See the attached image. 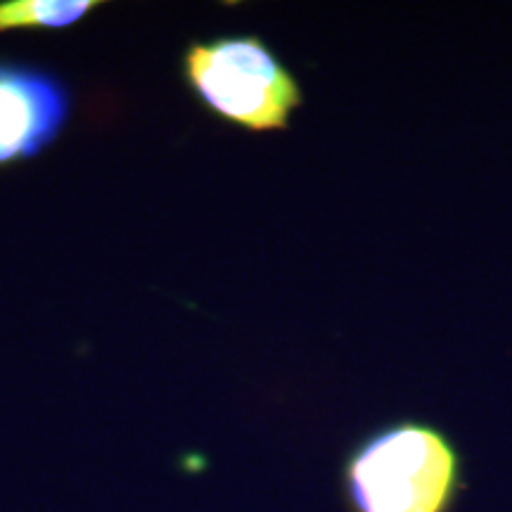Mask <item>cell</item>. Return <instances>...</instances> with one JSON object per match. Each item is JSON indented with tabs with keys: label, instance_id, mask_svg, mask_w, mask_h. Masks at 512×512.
<instances>
[{
	"label": "cell",
	"instance_id": "cell-1",
	"mask_svg": "<svg viewBox=\"0 0 512 512\" xmlns=\"http://www.w3.org/2000/svg\"><path fill=\"white\" fill-rule=\"evenodd\" d=\"M463 489V458L439 427L396 420L366 434L342 465L349 512H451Z\"/></svg>",
	"mask_w": 512,
	"mask_h": 512
},
{
	"label": "cell",
	"instance_id": "cell-2",
	"mask_svg": "<svg viewBox=\"0 0 512 512\" xmlns=\"http://www.w3.org/2000/svg\"><path fill=\"white\" fill-rule=\"evenodd\" d=\"M183 76L214 117L252 133L285 131L304 102L297 76L259 36L190 43Z\"/></svg>",
	"mask_w": 512,
	"mask_h": 512
},
{
	"label": "cell",
	"instance_id": "cell-3",
	"mask_svg": "<svg viewBox=\"0 0 512 512\" xmlns=\"http://www.w3.org/2000/svg\"><path fill=\"white\" fill-rule=\"evenodd\" d=\"M69 110L67 88L53 74L0 62V166L41 155L62 133Z\"/></svg>",
	"mask_w": 512,
	"mask_h": 512
},
{
	"label": "cell",
	"instance_id": "cell-4",
	"mask_svg": "<svg viewBox=\"0 0 512 512\" xmlns=\"http://www.w3.org/2000/svg\"><path fill=\"white\" fill-rule=\"evenodd\" d=\"M93 8L95 0H8L0 3V31L67 29Z\"/></svg>",
	"mask_w": 512,
	"mask_h": 512
}]
</instances>
